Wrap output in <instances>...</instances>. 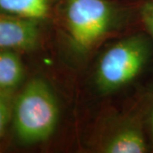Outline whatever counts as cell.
Instances as JSON below:
<instances>
[{
	"label": "cell",
	"mask_w": 153,
	"mask_h": 153,
	"mask_svg": "<svg viewBox=\"0 0 153 153\" xmlns=\"http://www.w3.org/2000/svg\"><path fill=\"white\" fill-rule=\"evenodd\" d=\"M59 111L54 94L40 78L31 80L17 98L14 125L17 136L27 144L47 140L55 130Z\"/></svg>",
	"instance_id": "1"
},
{
	"label": "cell",
	"mask_w": 153,
	"mask_h": 153,
	"mask_svg": "<svg viewBox=\"0 0 153 153\" xmlns=\"http://www.w3.org/2000/svg\"><path fill=\"white\" fill-rule=\"evenodd\" d=\"M148 55L146 41L140 37L123 39L102 56L96 81L103 92H110L132 81L142 69Z\"/></svg>",
	"instance_id": "2"
},
{
	"label": "cell",
	"mask_w": 153,
	"mask_h": 153,
	"mask_svg": "<svg viewBox=\"0 0 153 153\" xmlns=\"http://www.w3.org/2000/svg\"><path fill=\"white\" fill-rule=\"evenodd\" d=\"M112 16L105 0H67L66 18L74 43L90 48L107 31Z\"/></svg>",
	"instance_id": "3"
},
{
	"label": "cell",
	"mask_w": 153,
	"mask_h": 153,
	"mask_svg": "<svg viewBox=\"0 0 153 153\" xmlns=\"http://www.w3.org/2000/svg\"><path fill=\"white\" fill-rule=\"evenodd\" d=\"M37 22L10 15H0V49L29 50L38 44Z\"/></svg>",
	"instance_id": "4"
},
{
	"label": "cell",
	"mask_w": 153,
	"mask_h": 153,
	"mask_svg": "<svg viewBox=\"0 0 153 153\" xmlns=\"http://www.w3.org/2000/svg\"><path fill=\"white\" fill-rule=\"evenodd\" d=\"M49 0H0V12L13 16L40 20L47 16Z\"/></svg>",
	"instance_id": "5"
},
{
	"label": "cell",
	"mask_w": 153,
	"mask_h": 153,
	"mask_svg": "<svg viewBox=\"0 0 153 153\" xmlns=\"http://www.w3.org/2000/svg\"><path fill=\"white\" fill-rule=\"evenodd\" d=\"M23 77L21 59L11 49H0V91L13 89Z\"/></svg>",
	"instance_id": "6"
},
{
	"label": "cell",
	"mask_w": 153,
	"mask_h": 153,
	"mask_svg": "<svg viewBox=\"0 0 153 153\" xmlns=\"http://www.w3.org/2000/svg\"><path fill=\"white\" fill-rule=\"evenodd\" d=\"M146 145L142 134L136 129H125L114 136L105 148L107 153H143Z\"/></svg>",
	"instance_id": "7"
},
{
	"label": "cell",
	"mask_w": 153,
	"mask_h": 153,
	"mask_svg": "<svg viewBox=\"0 0 153 153\" xmlns=\"http://www.w3.org/2000/svg\"><path fill=\"white\" fill-rule=\"evenodd\" d=\"M142 20L146 27L153 37V1L146 4L142 10Z\"/></svg>",
	"instance_id": "8"
},
{
	"label": "cell",
	"mask_w": 153,
	"mask_h": 153,
	"mask_svg": "<svg viewBox=\"0 0 153 153\" xmlns=\"http://www.w3.org/2000/svg\"><path fill=\"white\" fill-rule=\"evenodd\" d=\"M10 117V109L6 100L0 94V137L3 134Z\"/></svg>",
	"instance_id": "9"
},
{
	"label": "cell",
	"mask_w": 153,
	"mask_h": 153,
	"mask_svg": "<svg viewBox=\"0 0 153 153\" xmlns=\"http://www.w3.org/2000/svg\"><path fill=\"white\" fill-rule=\"evenodd\" d=\"M152 128H153V114H152Z\"/></svg>",
	"instance_id": "10"
}]
</instances>
